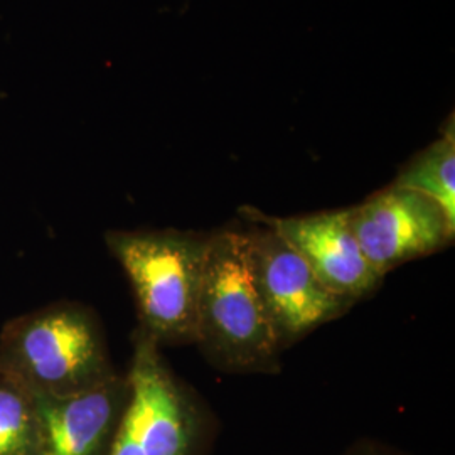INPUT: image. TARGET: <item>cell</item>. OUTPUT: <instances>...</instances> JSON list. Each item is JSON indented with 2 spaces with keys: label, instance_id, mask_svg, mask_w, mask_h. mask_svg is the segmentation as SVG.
<instances>
[{
  "label": "cell",
  "instance_id": "6da1fadb",
  "mask_svg": "<svg viewBox=\"0 0 455 455\" xmlns=\"http://www.w3.org/2000/svg\"><path fill=\"white\" fill-rule=\"evenodd\" d=\"M195 344L212 368L274 374L283 353L250 275L243 228L210 235L196 315Z\"/></svg>",
  "mask_w": 455,
  "mask_h": 455
},
{
  "label": "cell",
  "instance_id": "7a4b0ae2",
  "mask_svg": "<svg viewBox=\"0 0 455 455\" xmlns=\"http://www.w3.org/2000/svg\"><path fill=\"white\" fill-rule=\"evenodd\" d=\"M210 235L180 229H110L105 244L131 282L139 329L159 346L195 344Z\"/></svg>",
  "mask_w": 455,
  "mask_h": 455
},
{
  "label": "cell",
  "instance_id": "3957f363",
  "mask_svg": "<svg viewBox=\"0 0 455 455\" xmlns=\"http://www.w3.org/2000/svg\"><path fill=\"white\" fill-rule=\"evenodd\" d=\"M0 371L51 396L92 390L116 374L97 314L76 302H56L5 323Z\"/></svg>",
  "mask_w": 455,
  "mask_h": 455
},
{
  "label": "cell",
  "instance_id": "277c9868",
  "mask_svg": "<svg viewBox=\"0 0 455 455\" xmlns=\"http://www.w3.org/2000/svg\"><path fill=\"white\" fill-rule=\"evenodd\" d=\"M131 395L107 455H208L218 422L208 405L184 385L139 327L132 338Z\"/></svg>",
  "mask_w": 455,
  "mask_h": 455
},
{
  "label": "cell",
  "instance_id": "5b68a950",
  "mask_svg": "<svg viewBox=\"0 0 455 455\" xmlns=\"http://www.w3.org/2000/svg\"><path fill=\"white\" fill-rule=\"evenodd\" d=\"M248 223L250 275L282 351L353 307L331 292L272 228Z\"/></svg>",
  "mask_w": 455,
  "mask_h": 455
},
{
  "label": "cell",
  "instance_id": "8992f818",
  "mask_svg": "<svg viewBox=\"0 0 455 455\" xmlns=\"http://www.w3.org/2000/svg\"><path fill=\"white\" fill-rule=\"evenodd\" d=\"M347 212L364 259L381 278L454 240L455 228L439 204L403 188L390 186Z\"/></svg>",
  "mask_w": 455,
  "mask_h": 455
},
{
  "label": "cell",
  "instance_id": "52a82bcc",
  "mask_svg": "<svg viewBox=\"0 0 455 455\" xmlns=\"http://www.w3.org/2000/svg\"><path fill=\"white\" fill-rule=\"evenodd\" d=\"M240 214L246 221L272 228L331 292L351 306L383 282L359 248L347 210L280 218L243 206Z\"/></svg>",
  "mask_w": 455,
  "mask_h": 455
},
{
  "label": "cell",
  "instance_id": "ba28073f",
  "mask_svg": "<svg viewBox=\"0 0 455 455\" xmlns=\"http://www.w3.org/2000/svg\"><path fill=\"white\" fill-rule=\"evenodd\" d=\"M34 395L37 434L34 455H107L127 407L129 376L115 374L92 390Z\"/></svg>",
  "mask_w": 455,
  "mask_h": 455
},
{
  "label": "cell",
  "instance_id": "9c48e42d",
  "mask_svg": "<svg viewBox=\"0 0 455 455\" xmlns=\"http://www.w3.org/2000/svg\"><path fill=\"white\" fill-rule=\"evenodd\" d=\"M396 188L423 195L437 203L455 228V135L454 124L434 144L423 148L402 169Z\"/></svg>",
  "mask_w": 455,
  "mask_h": 455
},
{
  "label": "cell",
  "instance_id": "30bf717a",
  "mask_svg": "<svg viewBox=\"0 0 455 455\" xmlns=\"http://www.w3.org/2000/svg\"><path fill=\"white\" fill-rule=\"evenodd\" d=\"M36 434L33 391L0 371V455H34Z\"/></svg>",
  "mask_w": 455,
  "mask_h": 455
},
{
  "label": "cell",
  "instance_id": "8fae6325",
  "mask_svg": "<svg viewBox=\"0 0 455 455\" xmlns=\"http://www.w3.org/2000/svg\"><path fill=\"white\" fill-rule=\"evenodd\" d=\"M341 455H408L396 447H391L388 443L378 442L373 439L356 440L351 443Z\"/></svg>",
  "mask_w": 455,
  "mask_h": 455
}]
</instances>
